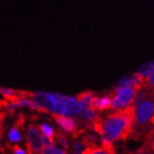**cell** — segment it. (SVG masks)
Masks as SVG:
<instances>
[{
  "instance_id": "cell-17",
  "label": "cell",
  "mask_w": 154,
  "mask_h": 154,
  "mask_svg": "<svg viewBox=\"0 0 154 154\" xmlns=\"http://www.w3.org/2000/svg\"><path fill=\"white\" fill-rule=\"evenodd\" d=\"M57 135V139L59 140V143L62 145L65 149H68V140H67V137L63 134H60V133H58Z\"/></svg>"
},
{
  "instance_id": "cell-18",
  "label": "cell",
  "mask_w": 154,
  "mask_h": 154,
  "mask_svg": "<svg viewBox=\"0 0 154 154\" xmlns=\"http://www.w3.org/2000/svg\"><path fill=\"white\" fill-rule=\"evenodd\" d=\"M12 150H13L14 154H26L25 151L23 150V149L19 147V146H17V145L13 146V147H12Z\"/></svg>"
},
{
  "instance_id": "cell-19",
  "label": "cell",
  "mask_w": 154,
  "mask_h": 154,
  "mask_svg": "<svg viewBox=\"0 0 154 154\" xmlns=\"http://www.w3.org/2000/svg\"><path fill=\"white\" fill-rule=\"evenodd\" d=\"M151 122H152L153 124H154V116H153V117L151 118Z\"/></svg>"
},
{
  "instance_id": "cell-7",
  "label": "cell",
  "mask_w": 154,
  "mask_h": 154,
  "mask_svg": "<svg viewBox=\"0 0 154 154\" xmlns=\"http://www.w3.org/2000/svg\"><path fill=\"white\" fill-rule=\"evenodd\" d=\"M52 117L55 119L57 124L64 131H66V132L73 134L77 130V125L75 124V121L73 119L69 118L64 115H58V114H53Z\"/></svg>"
},
{
  "instance_id": "cell-5",
  "label": "cell",
  "mask_w": 154,
  "mask_h": 154,
  "mask_svg": "<svg viewBox=\"0 0 154 154\" xmlns=\"http://www.w3.org/2000/svg\"><path fill=\"white\" fill-rule=\"evenodd\" d=\"M76 103V98L56 93V110L55 114L72 116V109Z\"/></svg>"
},
{
  "instance_id": "cell-1",
  "label": "cell",
  "mask_w": 154,
  "mask_h": 154,
  "mask_svg": "<svg viewBox=\"0 0 154 154\" xmlns=\"http://www.w3.org/2000/svg\"><path fill=\"white\" fill-rule=\"evenodd\" d=\"M135 120V106L130 105L125 108L100 117L92 123V128L100 134L103 140L113 142L119 139H126L133 133Z\"/></svg>"
},
{
  "instance_id": "cell-10",
  "label": "cell",
  "mask_w": 154,
  "mask_h": 154,
  "mask_svg": "<svg viewBox=\"0 0 154 154\" xmlns=\"http://www.w3.org/2000/svg\"><path fill=\"white\" fill-rule=\"evenodd\" d=\"M0 93H1L9 102H14L15 100L19 98L20 90H15L8 88H0Z\"/></svg>"
},
{
  "instance_id": "cell-9",
  "label": "cell",
  "mask_w": 154,
  "mask_h": 154,
  "mask_svg": "<svg viewBox=\"0 0 154 154\" xmlns=\"http://www.w3.org/2000/svg\"><path fill=\"white\" fill-rule=\"evenodd\" d=\"M79 115H80L81 120H83L86 123H88V124H91V125L95 120H97L100 118L97 112L93 109L89 108V107H86V108H85Z\"/></svg>"
},
{
  "instance_id": "cell-2",
  "label": "cell",
  "mask_w": 154,
  "mask_h": 154,
  "mask_svg": "<svg viewBox=\"0 0 154 154\" xmlns=\"http://www.w3.org/2000/svg\"><path fill=\"white\" fill-rule=\"evenodd\" d=\"M138 93V90L133 87H122L117 86L112 93L111 97V108L122 109L132 104Z\"/></svg>"
},
{
  "instance_id": "cell-12",
  "label": "cell",
  "mask_w": 154,
  "mask_h": 154,
  "mask_svg": "<svg viewBox=\"0 0 154 154\" xmlns=\"http://www.w3.org/2000/svg\"><path fill=\"white\" fill-rule=\"evenodd\" d=\"M153 72H154V61H152V62H150V63H148V64H145V65L141 66L136 73L141 75L143 78H147V77H149Z\"/></svg>"
},
{
  "instance_id": "cell-3",
  "label": "cell",
  "mask_w": 154,
  "mask_h": 154,
  "mask_svg": "<svg viewBox=\"0 0 154 154\" xmlns=\"http://www.w3.org/2000/svg\"><path fill=\"white\" fill-rule=\"evenodd\" d=\"M26 148L28 154H41L44 148L40 129L34 124L29 125L28 128Z\"/></svg>"
},
{
  "instance_id": "cell-15",
  "label": "cell",
  "mask_w": 154,
  "mask_h": 154,
  "mask_svg": "<svg viewBox=\"0 0 154 154\" xmlns=\"http://www.w3.org/2000/svg\"><path fill=\"white\" fill-rule=\"evenodd\" d=\"M41 154H66V152L55 147V146H49V147H46L44 149H42Z\"/></svg>"
},
{
  "instance_id": "cell-4",
  "label": "cell",
  "mask_w": 154,
  "mask_h": 154,
  "mask_svg": "<svg viewBox=\"0 0 154 154\" xmlns=\"http://www.w3.org/2000/svg\"><path fill=\"white\" fill-rule=\"evenodd\" d=\"M135 116V120L139 124H145L154 112V90L151 89L147 99L141 102Z\"/></svg>"
},
{
  "instance_id": "cell-16",
  "label": "cell",
  "mask_w": 154,
  "mask_h": 154,
  "mask_svg": "<svg viewBox=\"0 0 154 154\" xmlns=\"http://www.w3.org/2000/svg\"><path fill=\"white\" fill-rule=\"evenodd\" d=\"M86 145L83 141H76L73 145V149L74 153L73 154H82L83 151L86 149Z\"/></svg>"
},
{
  "instance_id": "cell-6",
  "label": "cell",
  "mask_w": 154,
  "mask_h": 154,
  "mask_svg": "<svg viewBox=\"0 0 154 154\" xmlns=\"http://www.w3.org/2000/svg\"><path fill=\"white\" fill-rule=\"evenodd\" d=\"M82 154H116V151L112 142L102 139V147H98L97 145L88 147Z\"/></svg>"
},
{
  "instance_id": "cell-8",
  "label": "cell",
  "mask_w": 154,
  "mask_h": 154,
  "mask_svg": "<svg viewBox=\"0 0 154 154\" xmlns=\"http://www.w3.org/2000/svg\"><path fill=\"white\" fill-rule=\"evenodd\" d=\"M88 107L95 111H103L106 109H109L111 108V97H94L90 101Z\"/></svg>"
},
{
  "instance_id": "cell-13",
  "label": "cell",
  "mask_w": 154,
  "mask_h": 154,
  "mask_svg": "<svg viewBox=\"0 0 154 154\" xmlns=\"http://www.w3.org/2000/svg\"><path fill=\"white\" fill-rule=\"evenodd\" d=\"M9 137H10L11 141H13V142L22 140V135L19 132V129L16 126H14L11 129L10 134H9Z\"/></svg>"
},
{
  "instance_id": "cell-14",
  "label": "cell",
  "mask_w": 154,
  "mask_h": 154,
  "mask_svg": "<svg viewBox=\"0 0 154 154\" xmlns=\"http://www.w3.org/2000/svg\"><path fill=\"white\" fill-rule=\"evenodd\" d=\"M38 129H40L42 132L43 133V135H45V136H47L49 138H52V139H54L55 132H54V129L52 127H50L47 124H42Z\"/></svg>"
},
{
  "instance_id": "cell-11",
  "label": "cell",
  "mask_w": 154,
  "mask_h": 154,
  "mask_svg": "<svg viewBox=\"0 0 154 154\" xmlns=\"http://www.w3.org/2000/svg\"><path fill=\"white\" fill-rule=\"evenodd\" d=\"M95 97V93L93 91H83L76 96V101L85 103L87 106H88L89 103L92 99Z\"/></svg>"
}]
</instances>
